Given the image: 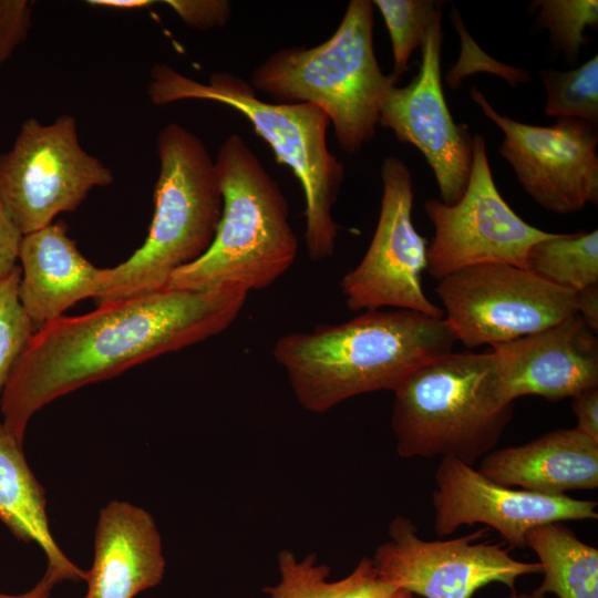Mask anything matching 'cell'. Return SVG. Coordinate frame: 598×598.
<instances>
[{
    "mask_svg": "<svg viewBox=\"0 0 598 598\" xmlns=\"http://www.w3.org/2000/svg\"><path fill=\"white\" fill-rule=\"evenodd\" d=\"M502 598H549L547 595H543L537 592L536 590L529 591V592H517L512 591L509 595L504 596Z\"/></svg>",
    "mask_w": 598,
    "mask_h": 598,
    "instance_id": "37",
    "label": "cell"
},
{
    "mask_svg": "<svg viewBox=\"0 0 598 598\" xmlns=\"http://www.w3.org/2000/svg\"><path fill=\"white\" fill-rule=\"evenodd\" d=\"M441 17L431 24L421 48L417 74L403 87L393 85L380 110L379 124L400 142L415 146L437 182L441 202L455 204L464 194L472 167L473 137L455 124L441 82Z\"/></svg>",
    "mask_w": 598,
    "mask_h": 598,
    "instance_id": "15",
    "label": "cell"
},
{
    "mask_svg": "<svg viewBox=\"0 0 598 598\" xmlns=\"http://www.w3.org/2000/svg\"><path fill=\"white\" fill-rule=\"evenodd\" d=\"M432 493L433 527L439 537L462 526L485 525L512 547L527 548V534L555 522L596 520L597 502L551 496L501 485L477 468L441 458Z\"/></svg>",
    "mask_w": 598,
    "mask_h": 598,
    "instance_id": "14",
    "label": "cell"
},
{
    "mask_svg": "<svg viewBox=\"0 0 598 598\" xmlns=\"http://www.w3.org/2000/svg\"><path fill=\"white\" fill-rule=\"evenodd\" d=\"M182 21L197 30L224 27L230 19L231 6L226 0H166Z\"/></svg>",
    "mask_w": 598,
    "mask_h": 598,
    "instance_id": "30",
    "label": "cell"
},
{
    "mask_svg": "<svg viewBox=\"0 0 598 598\" xmlns=\"http://www.w3.org/2000/svg\"><path fill=\"white\" fill-rule=\"evenodd\" d=\"M23 234L0 197V281L17 267Z\"/></svg>",
    "mask_w": 598,
    "mask_h": 598,
    "instance_id": "32",
    "label": "cell"
},
{
    "mask_svg": "<svg viewBox=\"0 0 598 598\" xmlns=\"http://www.w3.org/2000/svg\"><path fill=\"white\" fill-rule=\"evenodd\" d=\"M45 493L30 470L22 444L0 423V520L13 536L33 542L48 559L47 571L56 580H85L86 571L74 565L55 543L45 511Z\"/></svg>",
    "mask_w": 598,
    "mask_h": 598,
    "instance_id": "20",
    "label": "cell"
},
{
    "mask_svg": "<svg viewBox=\"0 0 598 598\" xmlns=\"http://www.w3.org/2000/svg\"><path fill=\"white\" fill-rule=\"evenodd\" d=\"M157 153L159 175L148 235L127 260L103 268L97 305L165 288L175 270L202 257L214 240L223 195L205 144L171 123L157 136Z\"/></svg>",
    "mask_w": 598,
    "mask_h": 598,
    "instance_id": "7",
    "label": "cell"
},
{
    "mask_svg": "<svg viewBox=\"0 0 598 598\" xmlns=\"http://www.w3.org/2000/svg\"><path fill=\"white\" fill-rule=\"evenodd\" d=\"M280 580L264 591L270 598H338L352 586L358 576L357 568L347 577L330 581V568L319 564L316 555L298 560L295 554L283 549L278 554Z\"/></svg>",
    "mask_w": 598,
    "mask_h": 598,
    "instance_id": "25",
    "label": "cell"
},
{
    "mask_svg": "<svg viewBox=\"0 0 598 598\" xmlns=\"http://www.w3.org/2000/svg\"><path fill=\"white\" fill-rule=\"evenodd\" d=\"M19 260V300L35 328L100 293L103 268L80 252L63 221L23 235Z\"/></svg>",
    "mask_w": 598,
    "mask_h": 598,
    "instance_id": "18",
    "label": "cell"
},
{
    "mask_svg": "<svg viewBox=\"0 0 598 598\" xmlns=\"http://www.w3.org/2000/svg\"><path fill=\"white\" fill-rule=\"evenodd\" d=\"M575 426L580 433L598 443V386L589 388L573 398Z\"/></svg>",
    "mask_w": 598,
    "mask_h": 598,
    "instance_id": "33",
    "label": "cell"
},
{
    "mask_svg": "<svg viewBox=\"0 0 598 598\" xmlns=\"http://www.w3.org/2000/svg\"><path fill=\"white\" fill-rule=\"evenodd\" d=\"M94 539L84 598H134L162 581L166 565L162 539L145 509L110 502L100 512Z\"/></svg>",
    "mask_w": 598,
    "mask_h": 598,
    "instance_id": "17",
    "label": "cell"
},
{
    "mask_svg": "<svg viewBox=\"0 0 598 598\" xmlns=\"http://www.w3.org/2000/svg\"><path fill=\"white\" fill-rule=\"evenodd\" d=\"M385 22L393 52V73L398 79L408 68L412 52L422 48L431 24L441 17L432 0H374Z\"/></svg>",
    "mask_w": 598,
    "mask_h": 598,
    "instance_id": "24",
    "label": "cell"
},
{
    "mask_svg": "<svg viewBox=\"0 0 598 598\" xmlns=\"http://www.w3.org/2000/svg\"><path fill=\"white\" fill-rule=\"evenodd\" d=\"M451 17L461 40L460 58L446 73V83L451 89L457 87L465 76L474 72L496 74L512 86L529 81V75L525 70L503 64L485 53L467 32L455 8Z\"/></svg>",
    "mask_w": 598,
    "mask_h": 598,
    "instance_id": "28",
    "label": "cell"
},
{
    "mask_svg": "<svg viewBox=\"0 0 598 598\" xmlns=\"http://www.w3.org/2000/svg\"><path fill=\"white\" fill-rule=\"evenodd\" d=\"M56 580L48 573L30 590L19 595L0 592V598H49Z\"/></svg>",
    "mask_w": 598,
    "mask_h": 598,
    "instance_id": "35",
    "label": "cell"
},
{
    "mask_svg": "<svg viewBox=\"0 0 598 598\" xmlns=\"http://www.w3.org/2000/svg\"><path fill=\"white\" fill-rule=\"evenodd\" d=\"M87 2L92 6L117 9H138L154 3L152 0H90Z\"/></svg>",
    "mask_w": 598,
    "mask_h": 598,
    "instance_id": "36",
    "label": "cell"
},
{
    "mask_svg": "<svg viewBox=\"0 0 598 598\" xmlns=\"http://www.w3.org/2000/svg\"><path fill=\"white\" fill-rule=\"evenodd\" d=\"M446 320L411 310H367L339 324L280 337L272 348L298 403L324 413L369 392H394L429 361L452 351Z\"/></svg>",
    "mask_w": 598,
    "mask_h": 598,
    "instance_id": "2",
    "label": "cell"
},
{
    "mask_svg": "<svg viewBox=\"0 0 598 598\" xmlns=\"http://www.w3.org/2000/svg\"><path fill=\"white\" fill-rule=\"evenodd\" d=\"M546 89L545 112L559 118L598 122V56L570 71H539Z\"/></svg>",
    "mask_w": 598,
    "mask_h": 598,
    "instance_id": "23",
    "label": "cell"
},
{
    "mask_svg": "<svg viewBox=\"0 0 598 598\" xmlns=\"http://www.w3.org/2000/svg\"><path fill=\"white\" fill-rule=\"evenodd\" d=\"M113 181L111 169L82 148L70 115L49 125L27 118L0 154V197L23 235L75 210L92 188Z\"/></svg>",
    "mask_w": 598,
    "mask_h": 598,
    "instance_id": "8",
    "label": "cell"
},
{
    "mask_svg": "<svg viewBox=\"0 0 598 598\" xmlns=\"http://www.w3.org/2000/svg\"><path fill=\"white\" fill-rule=\"evenodd\" d=\"M148 95L156 105L203 100L243 114L269 145L277 162L288 166L301 185L308 256L321 261L334 255L340 227L332 209L344 179V167L328 148L330 120L320 107L310 103L267 102L259 99L249 82L233 73L216 72L207 82H198L166 63L152 68Z\"/></svg>",
    "mask_w": 598,
    "mask_h": 598,
    "instance_id": "4",
    "label": "cell"
},
{
    "mask_svg": "<svg viewBox=\"0 0 598 598\" xmlns=\"http://www.w3.org/2000/svg\"><path fill=\"white\" fill-rule=\"evenodd\" d=\"M528 269L574 293L598 283V231L554 234L535 244Z\"/></svg>",
    "mask_w": 598,
    "mask_h": 598,
    "instance_id": "22",
    "label": "cell"
},
{
    "mask_svg": "<svg viewBox=\"0 0 598 598\" xmlns=\"http://www.w3.org/2000/svg\"><path fill=\"white\" fill-rule=\"evenodd\" d=\"M32 2L0 0V66L27 39L31 27Z\"/></svg>",
    "mask_w": 598,
    "mask_h": 598,
    "instance_id": "29",
    "label": "cell"
},
{
    "mask_svg": "<svg viewBox=\"0 0 598 598\" xmlns=\"http://www.w3.org/2000/svg\"><path fill=\"white\" fill-rule=\"evenodd\" d=\"M477 470L501 485L545 495L591 491L598 487V443L576 427L558 429L493 450Z\"/></svg>",
    "mask_w": 598,
    "mask_h": 598,
    "instance_id": "19",
    "label": "cell"
},
{
    "mask_svg": "<svg viewBox=\"0 0 598 598\" xmlns=\"http://www.w3.org/2000/svg\"><path fill=\"white\" fill-rule=\"evenodd\" d=\"M526 543L544 575L537 592L556 598H598V549L580 540L565 523L532 529Z\"/></svg>",
    "mask_w": 598,
    "mask_h": 598,
    "instance_id": "21",
    "label": "cell"
},
{
    "mask_svg": "<svg viewBox=\"0 0 598 598\" xmlns=\"http://www.w3.org/2000/svg\"><path fill=\"white\" fill-rule=\"evenodd\" d=\"M435 291L444 319L467 348L512 341L577 313L576 293L511 265L457 270L439 280Z\"/></svg>",
    "mask_w": 598,
    "mask_h": 598,
    "instance_id": "9",
    "label": "cell"
},
{
    "mask_svg": "<svg viewBox=\"0 0 598 598\" xmlns=\"http://www.w3.org/2000/svg\"><path fill=\"white\" fill-rule=\"evenodd\" d=\"M381 177L383 194L372 240L340 282L347 307L352 311L392 307L443 318V310L427 299L421 283L429 245L412 223L411 173L400 158L389 156Z\"/></svg>",
    "mask_w": 598,
    "mask_h": 598,
    "instance_id": "12",
    "label": "cell"
},
{
    "mask_svg": "<svg viewBox=\"0 0 598 598\" xmlns=\"http://www.w3.org/2000/svg\"><path fill=\"white\" fill-rule=\"evenodd\" d=\"M355 568V581L338 598H415L379 575L371 558H362Z\"/></svg>",
    "mask_w": 598,
    "mask_h": 598,
    "instance_id": "31",
    "label": "cell"
},
{
    "mask_svg": "<svg viewBox=\"0 0 598 598\" xmlns=\"http://www.w3.org/2000/svg\"><path fill=\"white\" fill-rule=\"evenodd\" d=\"M538 7V23L550 32L553 43L567 59H577L581 45L588 42L587 27L597 28V0H540L533 2Z\"/></svg>",
    "mask_w": 598,
    "mask_h": 598,
    "instance_id": "26",
    "label": "cell"
},
{
    "mask_svg": "<svg viewBox=\"0 0 598 598\" xmlns=\"http://www.w3.org/2000/svg\"><path fill=\"white\" fill-rule=\"evenodd\" d=\"M577 313L586 324L597 333L598 331V283L589 286L578 292Z\"/></svg>",
    "mask_w": 598,
    "mask_h": 598,
    "instance_id": "34",
    "label": "cell"
},
{
    "mask_svg": "<svg viewBox=\"0 0 598 598\" xmlns=\"http://www.w3.org/2000/svg\"><path fill=\"white\" fill-rule=\"evenodd\" d=\"M20 278L21 268L17 266L0 281V391L37 330L19 300Z\"/></svg>",
    "mask_w": 598,
    "mask_h": 598,
    "instance_id": "27",
    "label": "cell"
},
{
    "mask_svg": "<svg viewBox=\"0 0 598 598\" xmlns=\"http://www.w3.org/2000/svg\"><path fill=\"white\" fill-rule=\"evenodd\" d=\"M471 96L503 131L499 152L539 206L556 214H570L587 204H597L596 124L559 118L553 126L529 125L497 113L475 87Z\"/></svg>",
    "mask_w": 598,
    "mask_h": 598,
    "instance_id": "13",
    "label": "cell"
},
{
    "mask_svg": "<svg viewBox=\"0 0 598 598\" xmlns=\"http://www.w3.org/2000/svg\"><path fill=\"white\" fill-rule=\"evenodd\" d=\"M248 293L163 288L62 316L33 332L2 389L3 425L23 444L33 414L84 385L217 336Z\"/></svg>",
    "mask_w": 598,
    "mask_h": 598,
    "instance_id": "1",
    "label": "cell"
},
{
    "mask_svg": "<svg viewBox=\"0 0 598 598\" xmlns=\"http://www.w3.org/2000/svg\"><path fill=\"white\" fill-rule=\"evenodd\" d=\"M424 209L434 226L426 269L437 281L485 264L528 269L530 248L554 235L526 223L501 196L481 135L473 137L471 174L462 197L453 205L430 199Z\"/></svg>",
    "mask_w": 598,
    "mask_h": 598,
    "instance_id": "10",
    "label": "cell"
},
{
    "mask_svg": "<svg viewBox=\"0 0 598 598\" xmlns=\"http://www.w3.org/2000/svg\"><path fill=\"white\" fill-rule=\"evenodd\" d=\"M513 412L491 352L451 351L420 367L394 391L396 453L474 466L496 448Z\"/></svg>",
    "mask_w": 598,
    "mask_h": 598,
    "instance_id": "6",
    "label": "cell"
},
{
    "mask_svg": "<svg viewBox=\"0 0 598 598\" xmlns=\"http://www.w3.org/2000/svg\"><path fill=\"white\" fill-rule=\"evenodd\" d=\"M214 161L223 195L214 240L202 257L175 270L165 288L246 293L266 289L298 254L288 202L239 134L224 141Z\"/></svg>",
    "mask_w": 598,
    "mask_h": 598,
    "instance_id": "3",
    "label": "cell"
},
{
    "mask_svg": "<svg viewBox=\"0 0 598 598\" xmlns=\"http://www.w3.org/2000/svg\"><path fill=\"white\" fill-rule=\"evenodd\" d=\"M396 79L385 75L373 47V3L350 1L334 31L317 47L282 48L252 72L250 84L278 103H310L353 154L375 135L382 103Z\"/></svg>",
    "mask_w": 598,
    "mask_h": 598,
    "instance_id": "5",
    "label": "cell"
},
{
    "mask_svg": "<svg viewBox=\"0 0 598 598\" xmlns=\"http://www.w3.org/2000/svg\"><path fill=\"white\" fill-rule=\"evenodd\" d=\"M486 529L452 538L427 540L414 523L398 515L389 524V539L371 561L383 578L423 598H472L482 587L501 582L514 589L518 578L542 574L538 561H522L508 549L487 542Z\"/></svg>",
    "mask_w": 598,
    "mask_h": 598,
    "instance_id": "11",
    "label": "cell"
},
{
    "mask_svg": "<svg viewBox=\"0 0 598 598\" xmlns=\"http://www.w3.org/2000/svg\"><path fill=\"white\" fill-rule=\"evenodd\" d=\"M578 313L535 333L492 346L504 399L549 401L598 386V340Z\"/></svg>",
    "mask_w": 598,
    "mask_h": 598,
    "instance_id": "16",
    "label": "cell"
}]
</instances>
